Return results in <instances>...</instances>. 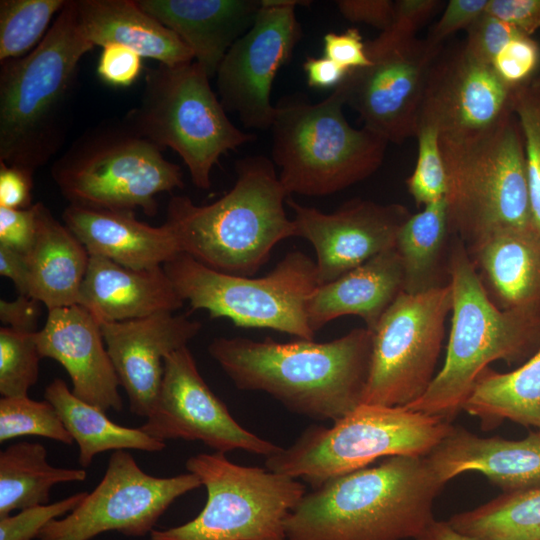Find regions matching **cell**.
<instances>
[{"instance_id": "cell-44", "label": "cell", "mask_w": 540, "mask_h": 540, "mask_svg": "<svg viewBox=\"0 0 540 540\" xmlns=\"http://www.w3.org/2000/svg\"><path fill=\"white\" fill-rule=\"evenodd\" d=\"M489 0H450L440 19L434 24L426 41L437 48L455 32L467 29L488 5Z\"/></svg>"}, {"instance_id": "cell-12", "label": "cell", "mask_w": 540, "mask_h": 540, "mask_svg": "<svg viewBox=\"0 0 540 540\" xmlns=\"http://www.w3.org/2000/svg\"><path fill=\"white\" fill-rule=\"evenodd\" d=\"M185 467L206 488L205 506L182 525L152 530L148 540H287L286 520L306 494L300 480L238 465L221 452L193 455Z\"/></svg>"}, {"instance_id": "cell-10", "label": "cell", "mask_w": 540, "mask_h": 540, "mask_svg": "<svg viewBox=\"0 0 540 540\" xmlns=\"http://www.w3.org/2000/svg\"><path fill=\"white\" fill-rule=\"evenodd\" d=\"M51 176L71 205L157 214L156 196L183 188V173L127 123L94 128L57 159Z\"/></svg>"}, {"instance_id": "cell-1", "label": "cell", "mask_w": 540, "mask_h": 540, "mask_svg": "<svg viewBox=\"0 0 540 540\" xmlns=\"http://www.w3.org/2000/svg\"><path fill=\"white\" fill-rule=\"evenodd\" d=\"M372 338L366 327L327 342L218 337L208 352L238 389L267 393L291 412L336 422L363 402Z\"/></svg>"}, {"instance_id": "cell-9", "label": "cell", "mask_w": 540, "mask_h": 540, "mask_svg": "<svg viewBox=\"0 0 540 540\" xmlns=\"http://www.w3.org/2000/svg\"><path fill=\"white\" fill-rule=\"evenodd\" d=\"M209 79L195 61L158 64L147 71L140 103L125 119L161 150H174L202 190L210 188L211 172L221 156L256 139L228 118Z\"/></svg>"}, {"instance_id": "cell-13", "label": "cell", "mask_w": 540, "mask_h": 540, "mask_svg": "<svg viewBox=\"0 0 540 540\" xmlns=\"http://www.w3.org/2000/svg\"><path fill=\"white\" fill-rule=\"evenodd\" d=\"M451 309V284L396 298L372 331L362 404L407 406L426 392L436 376Z\"/></svg>"}, {"instance_id": "cell-55", "label": "cell", "mask_w": 540, "mask_h": 540, "mask_svg": "<svg viewBox=\"0 0 540 540\" xmlns=\"http://www.w3.org/2000/svg\"><path fill=\"white\" fill-rule=\"evenodd\" d=\"M35 540H42V539H35Z\"/></svg>"}, {"instance_id": "cell-20", "label": "cell", "mask_w": 540, "mask_h": 540, "mask_svg": "<svg viewBox=\"0 0 540 540\" xmlns=\"http://www.w3.org/2000/svg\"><path fill=\"white\" fill-rule=\"evenodd\" d=\"M108 354L130 411L147 418L156 402L164 359L187 346L201 323L185 315L159 313L145 318L100 323Z\"/></svg>"}, {"instance_id": "cell-24", "label": "cell", "mask_w": 540, "mask_h": 540, "mask_svg": "<svg viewBox=\"0 0 540 540\" xmlns=\"http://www.w3.org/2000/svg\"><path fill=\"white\" fill-rule=\"evenodd\" d=\"M77 304L103 323L174 313L184 300L163 266L135 270L103 257L90 256Z\"/></svg>"}, {"instance_id": "cell-15", "label": "cell", "mask_w": 540, "mask_h": 540, "mask_svg": "<svg viewBox=\"0 0 540 540\" xmlns=\"http://www.w3.org/2000/svg\"><path fill=\"white\" fill-rule=\"evenodd\" d=\"M201 486L190 472L173 477L149 475L129 452L116 450L95 489L72 512L48 523L38 539L91 540L107 531L143 537L154 530L177 498Z\"/></svg>"}, {"instance_id": "cell-18", "label": "cell", "mask_w": 540, "mask_h": 540, "mask_svg": "<svg viewBox=\"0 0 540 540\" xmlns=\"http://www.w3.org/2000/svg\"><path fill=\"white\" fill-rule=\"evenodd\" d=\"M297 237L309 241L316 254L318 285L336 280L382 252L393 249L397 234L411 216L398 203L381 204L355 198L325 213L288 197Z\"/></svg>"}, {"instance_id": "cell-7", "label": "cell", "mask_w": 540, "mask_h": 540, "mask_svg": "<svg viewBox=\"0 0 540 540\" xmlns=\"http://www.w3.org/2000/svg\"><path fill=\"white\" fill-rule=\"evenodd\" d=\"M344 105L340 85L316 104L292 95L276 105L272 161L289 196H327L365 180L382 165L388 142L365 127H352Z\"/></svg>"}, {"instance_id": "cell-3", "label": "cell", "mask_w": 540, "mask_h": 540, "mask_svg": "<svg viewBox=\"0 0 540 540\" xmlns=\"http://www.w3.org/2000/svg\"><path fill=\"white\" fill-rule=\"evenodd\" d=\"M233 187L218 200L196 205L171 197L165 224L181 252L219 272L253 276L280 241L297 237L284 208L289 195L272 160L249 155L235 163Z\"/></svg>"}, {"instance_id": "cell-48", "label": "cell", "mask_w": 540, "mask_h": 540, "mask_svg": "<svg viewBox=\"0 0 540 540\" xmlns=\"http://www.w3.org/2000/svg\"><path fill=\"white\" fill-rule=\"evenodd\" d=\"M336 5L348 21L367 24L382 32L389 29L394 21V1L339 0Z\"/></svg>"}, {"instance_id": "cell-2", "label": "cell", "mask_w": 540, "mask_h": 540, "mask_svg": "<svg viewBox=\"0 0 540 540\" xmlns=\"http://www.w3.org/2000/svg\"><path fill=\"white\" fill-rule=\"evenodd\" d=\"M445 484L427 456L387 457L306 493L286 520L287 540H416Z\"/></svg>"}, {"instance_id": "cell-27", "label": "cell", "mask_w": 540, "mask_h": 540, "mask_svg": "<svg viewBox=\"0 0 540 540\" xmlns=\"http://www.w3.org/2000/svg\"><path fill=\"white\" fill-rule=\"evenodd\" d=\"M467 251L497 307L540 315V233L501 230Z\"/></svg>"}, {"instance_id": "cell-52", "label": "cell", "mask_w": 540, "mask_h": 540, "mask_svg": "<svg viewBox=\"0 0 540 540\" xmlns=\"http://www.w3.org/2000/svg\"><path fill=\"white\" fill-rule=\"evenodd\" d=\"M303 69L308 85L318 89H335L349 72L325 56L307 57Z\"/></svg>"}, {"instance_id": "cell-41", "label": "cell", "mask_w": 540, "mask_h": 540, "mask_svg": "<svg viewBox=\"0 0 540 540\" xmlns=\"http://www.w3.org/2000/svg\"><path fill=\"white\" fill-rule=\"evenodd\" d=\"M539 62L538 43L532 37L520 35L503 47L491 66L505 84L515 88L534 76Z\"/></svg>"}, {"instance_id": "cell-32", "label": "cell", "mask_w": 540, "mask_h": 540, "mask_svg": "<svg viewBox=\"0 0 540 540\" xmlns=\"http://www.w3.org/2000/svg\"><path fill=\"white\" fill-rule=\"evenodd\" d=\"M44 399L58 412L65 428L79 447V464L88 467L94 457L109 450L135 449L158 452L166 447L140 428H128L111 421L106 412L82 401L64 380L54 379L44 391Z\"/></svg>"}, {"instance_id": "cell-19", "label": "cell", "mask_w": 540, "mask_h": 540, "mask_svg": "<svg viewBox=\"0 0 540 540\" xmlns=\"http://www.w3.org/2000/svg\"><path fill=\"white\" fill-rule=\"evenodd\" d=\"M512 89L491 64L477 59L462 45L443 57L438 56L432 64L418 129L434 127L439 135L487 129L511 111Z\"/></svg>"}, {"instance_id": "cell-21", "label": "cell", "mask_w": 540, "mask_h": 540, "mask_svg": "<svg viewBox=\"0 0 540 540\" xmlns=\"http://www.w3.org/2000/svg\"><path fill=\"white\" fill-rule=\"evenodd\" d=\"M35 338L41 358L64 367L76 397L104 412L122 410L120 382L101 325L87 309L76 304L48 310Z\"/></svg>"}, {"instance_id": "cell-54", "label": "cell", "mask_w": 540, "mask_h": 540, "mask_svg": "<svg viewBox=\"0 0 540 540\" xmlns=\"http://www.w3.org/2000/svg\"><path fill=\"white\" fill-rule=\"evenodd\" d=\"M416 540H478L455 529L447 521L434 519Z\"/></svg>"}, {"instance_id": "cell-39", "label": "cell", "mask_w": 540, "mask_h": 540, "mask_svg": "<svg viewBox=\"0 0 540 540\" xmlns=\"http://www.w3.org/2000/svg\"><path fill=\"white\" fill-rule=\"evenodd\" d=\"M416 137L417 161L412 174L406 179V185L416 204L426 206L446 197L447 172L440 149L438 130L423 126L418 129Z\"/></svg>"}, {"instance_id": "cell-47", "label": "cell", "mask_w": 540, "mask_h": 540, "mask_svg": "<svg viewBox=\"0 0 540 540\" xmlns=\"http://www.w3.org/2000/svg\"><path fill=\"white\" fill-rule=\"evenodd\" d=\"M485 12L528 37L540 28V0H489Z\"/></svg>"}, {"instance_id": "cell-17", "label": "cell", "mask_w": 540, "mask_h": 540, "mask_svg": "<svg viewBox=\"0 0 540 540\" xmlns=\"http://www.w3.org/2000/svg\"><path fill=\"white\" fill-rule=\"evenodd\" d=\"M140 429L162 442L201 441L221 453L244 450L267 458L282 448L232 417L202 378L188 346L164 359L156 402Z\"/></svg>"}, {"instance_id": "cell-6", "label": "cell", "mask_w": 540, "mask_h": 540, "mask_svg": "<svg viewBox=\"0 0 540 540\" xmlns=\"http://www.w3.org/2000/svg\"><path fill=\"white\" fill-rule=\"evenodd\" d=\"M452 234L467 250L506 229H534L524 140L512 111L493 126L439 135Z\"/></svg>"}, {"instance_id": "cell-23", "label": "cell", "mask_w": 540, "mask_h": 540, "mask_svg": "<svg viewBox=\"0 0 540 540\" xmlns=\"http://www.w3.org/2000/svg\"><path fill=\"white\" fill-rule=\"evenodd\" d=\"M173 31L211 78L230 47L253 25L261 0H136Z\"/></svg>"}, {"instance_id": "cell-34", "label": "cell", "mask_w": 540, "mask_h": 540, "mask_svg": "<svg viewBox=\"0 0 540 540\" xmlns=\"http://www.w3.org/2000/svg\"><path fill=\"white\" fill-rule=\"evenodd\" d=\"M448 522L478 540H540V486L503 493Z\"/></svg>"}, {"instance_id": "cell-30", "label": "cell", "mask_w": 540, "mask_h": 540, "mask_svg": "<svg viewBox=\"0 0 540 540\" xmlns=\"http://www.w3.org/2000/svg\"><path fill=\"white\" fill-rule=\"evenodd\" d=\"M453 235L445 198L411 214L400 228L394 247L403 269V292L418 294L450 285Z\"/></svg>"}, {"instance_id": "cell-37", "label": "cell", "mask_w": 540, "mask_h": 540, "mask_svg": "<svg viewBox=\"0 0 540 540\" xmlns=\"http://www.w3.org/2000/svg\"><path fill=\"white\" fill-rule=\"evenodd\" d=\"M25 435L41 436L66 445L74 441L58 412L46 399L1 397L0 442Z\"/></svg>"}, {"instance_id": "cell-51", "label": "cell", "mask_w": 540, "mask_h": 540, "mask_svg": "<svg viewBox=\"0 0 540 540\" xmlns=\"http://www.w3.org/2000/svg\"><path fill=\"white\" fill-rule=\"evenodd\" d=\"M440 3L437 0L394 1V21L391 27L416 35V31L433 15Z\"/></svg>"}, {"instance_id": "cell-49", "label": "cell", "mask_w": 540, "mask_h": 540, "mask_svg": "<svg viewBox=\"0 0 540 540\" xmlns=\"http://www.w3.org/2000/svg\"><path fill=\"white\" fill-rule=\"evenodd\" d=\"M33 174L0 161V207H31Z\"/></svg>"}, {"instance_id": "cell-29", "label": "cell", "mask_w": 540, "mask_h": 540, "mask_svg": "<svg viewBox=\"0 0 540 540\" xmlns=\"http://www.w3.org/2000/svg\"><path fill=\"white\" fill-rule=\"evenodd\" d=\"M36 234L28 263L27 295L48 310L77 304L90 255L43 203L35 204Z\"/></svg>"}, {"instance_id": "cell-33", "label": "cell", "mask_w": 540, "mask_h": 540, "mask_svg": "<svg viewBox=\"0 0 540 540\" xmlns=\"http://www.w3.org/2000/svg\"><path fill=\"white\" fill-rule=\"evenodd\" d=\"M44 445L22 441L0 453V518L12 511L48 504L52 487L82 482L84 469L58 468L49 464Z\"/></svg>"}, {"instance_id": "cell-43", "label": "cell", "mask_w": 540, "mask_h": 540, "mask_svg": "<svg viewBox=\"0 0 540 540\" xmlns=\"http://www.w3.org/2000/svg\"><path fill=\"white\" fill-rule=\"evenodd\" d=\"M142 59V56L127 47L108 45L102 48L97 73L110 86L128 87L139 77L143 68Z\"/></svg>"}, {"instance_id": "cell-36", "label": "cell", "mask_w": 540, "mask_h": 540, "mask_svg": "<svg viewBox=\"0 0 540 540\" xmlns=\"http://www.w3.org/2000/svg\"><path fill=\"white\" fill-rule=\"evenodd\" d=\"M510 107L523 135L533 227L540 233V75L512 89Z\"/></svg>"}, {"instance_id": "cell-4", "label": "cell", "mask_w": 540, "mask_h": 540, "mask_svg": "<svg viewBox=\"0 0 540 540\" xmlns=\"http://www.w3.org/2000/svg\"><path fill=\"white\" fill-rule=\"evenodd\" d=\"M94 46L76 0H68L39 45L1 62L0 161L34 174L62 146L79 63Z\"/></svg>"}, {"instance_id": "cell-28", "label": "cell", "mask_w": 540, "mask_h": 540, "mask_svg": "<svg viewBox=\"0 0 540 540\" xmlns=\"http://www.w3.org/2000/svg\"><path fill=\"white\" fill-rule=\"evenodd\" d=\"M82 31L95 47L121 45L159 64L194 61L191 50L136 0H76Z\"/></svg>"}, {"instance_id": "cell-46", "label": "cell", "mask_w": 540, "mask_h": 540, "mask_svg": "<svg viewBox=\"0 0 540 540\" xmlns=\"http://www.w3.org/2000/svg\"><path fill=\"white\" fill-rule=\"evenodd\" d=\"M323 52V56L347 71L370 65L365 42L357 28H349L343 33H326L323 37Z\"/></svg>"}, {"instance_id": "cell-14", "label": "cell", "mask_w": 540, "mask_h": 540, "mask_svg": "<svg viewBox=\"0 0 540 540\" xmlns=\"http://www.w3.org/2000/svg\"><path fill=\"white\" fill-rule=\"evenodd\" d=\"M365 49L370 65L350 70L340 83L345 105L363 127L401 144L417 134L427 77L441 48L390 27L365 42Z\"/></svg>"}, {"instance_id": "cell-40", "label": "cell", "mask_w": 540, "mask_h": 540, "mask_svg": "<svg viewBox=\"0 0 540 540\" xmlns=\"http://www.w3.org/2000/svg\"><path fill=\"white\" fill-rule=\"evenodd\" d=\"M86 495L87 492L76 493L55 503L36 505L0 518V540L38 539L48 523L72 512Z\"/></svg>"}, {"instance_id": "cell-26", "label": "cell", "mask_w": 540, "mask_h": 540, "mask_svg": "<svg viewBox=\"0 0 540 540\" xmlns=\"http://www.w3.org/2000/svg\"><path fill=\"white\" fill-rule=\"evenodd\" d=\"M403 282V269L395 248L382 252L313 290L306 304L309 326L316 332L334 319L355 315L373 331L403 292Z\"/></svg>"}, {"instance_id": "cell-45", "label": "cell", "mask_w": 540, "mask_h": 540, "mask_svg": "<svg viewBox=\"0 0 540 540\" xmlns=\"http://www.w3.org/2000/svg\"><path fill=\"white\" fill-rule=\"evenodd\" d=\"M35 204L26 209L0 207V245L27 254L35 239Z\"/></svg>"}, {"instance_id": "cell-8", "label": "cell", "mask_w": 540, "mask_h": 540, "mask_svg": "<svg viewBox=\"0 0 540 540\" xmlns=\"http://www.w3.org/2000/svg\"><path fill=\"white\" fill-rule=\"evenodd\" d=\"M452 424L404 406L361 404L332 427L312 425L265 467L318 488L379 458L427 456Z\"/></svg>"}, {"instance_id": "cell-11", "label": "cell", "mask_w": 540, "mask_h": 540, "mask_svg": "<svg viewBox=\"0 0 540 540\" xmlns=\"http://www.w3.org/2000/svg\"><path fill=\"white\" fill-rule=\"evenodd\" d=\"M163 269L182 299L194 310H206L211 318L314 340L306 304L318 286L316 265L301 251L289 252L259 278L213 270L184 252L167 261Z\"/></svg>"}, {"instance_id": "cell-53", "label": "cell", "mask_w": 540, "mask_h": 540, "mask_svg": "<svg viewBox=\"0 0 540 540\" xmlns=\"http://www.w3.org/2000/svg\"><path fill=\"white\" fill-rule=\"evenodd\" d=\"M0 274L9 278L19 294L28 293V263L26 255L0 245Z\"/></svg>"}, {"instance_id": "cell-50", "label": "cell", "mask_w": 540, "mask_h": 540, "mask_svg": "<svg viewBox=\"0 0 540 540\" xmlns=\"http://www.w3.org/2000/svg\"><path fill=\"white\" fill-rule=\"evenodd\" d=\"M41 302L19 294L12 301L0 300V320L4 326L20 332L36 333L41 315Z\"/></svg>"}, {"instance_id": "cell-16", "label": "cell", "mask_w": 540, "mask_h": 540, "mask_svg": "<svg viewBox=\"0 0 540 540\" xmlns=\"http://www.w3.org/2000/svg\"><path fill=\"white\" fill-rule=\"evenodd\" d=\"M297 0H261L250 29L228 50L217 73L218 98L248 129H271L276 106L271 90L279 69L303 37Z\"/></svg>"}, {"instance_id": "cell-38", "label": "cell", "mask_w": 540, "mask_h": 540, "mask_svg": "<svg viewBox=\"0 0 540 540\" xmlns=\"http://www.w3.org/2000/svg\"><path fill=\"white\" fill-rule=\"evenodd\" d=\"M36 333L0 328V394L2 397L28 396L39 375Z\"/></svg>"}, {"instance_id": "cell-25", "label": "cell", "mask_w": 540, "mask_h": 540, "mask_svg": "<svg viewBox=\"0 0 540 540\" xmlns=\"http://www.w3.org/2000/svg\"><path fill=\"white\" fill-rule=\"evenodd\" d=\"M63 223L90 256L109 259L135 270L163 266L181 252L172 230L164 223L151 226L133 211L95 209L69 204Z\"/></svg>"}, {"instance_id": "cell-31", "label": "cell", "mask_w": 540, "mask_h": 540, "mask_svg": "<svg viewBox=\"0 0 540 540\" xmlns=\"http://www.w3.org/2000/svg\"><path fill=\"white\" fill-rule=\"evenodd\" d=\"M463 410L485 430L510 420L540 431V348L510 372L485 369Z\"/></svg>"}, {"instance_id": "cell-22", "label": "cell", "mask_w": 540, "mask_h": 540, "mask_svg": "<svg viewBox=\"0 0 540 540\" xmlns=\"http://www.w3.org/2000/svg\"><path fill=\"white\" fill-rule=\"evenodd\" d=\"M427 457L445 483L462 473L478 472L504 493L540 486V431L508 440L479 437L452 425Z\"/></svg>"}, {"instance_id": "cell-42", "label": "cell", "mask_w": 540, "mask_h": 540, "mask_svg": "<svg viewBox=\"0 0 540 540\" xmlns=\"http://www.w3.org/2000/svg\"><path fill=\"white\" fill-rule=\"evenodd\" d=\"M466 31L464 47L474 57L488 64L508 42L523 35L487 12L479 16Z\"/></svg>"}, {"instance_id": "cell-35", "label": "cell", "mask_w": 540, "mask_h": 540, "mask_svg": "<svg viewBox=\"0 0 540 540\" xmlns=\"http://www.w3.org/2000/svg\"><path fill=\"white\" fill-rule=\"evenodd\" d=\"M66 0H1L0 63L24 57L48 32Z\"/></svg>"}, {"instance_id": "cell-5", "label": "cell", "mask_w": 540, "mask_h": 540, "mask_svg": "<svg viewBox=\"0 0 540 540\" xmlns=\"http://www.w3.org/2000/svg\"><path fill=\"white\" fill-rule=\"evenodd\" d=\"M449 271L452 309L445 360L426 392L404 407L451 423L491 362L526 361L540 348V315L497 307L456 235Z\"/></svg>"}]
</instances>
